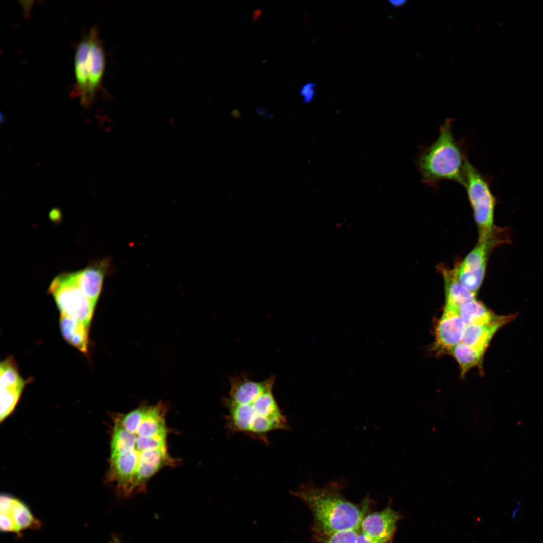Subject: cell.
Wrapping results in <instances>:
<instances>
[{"instance_id":"obj_4","label":"cell","mask_w":543,"mask_h":543,"mask_svg":"<svg viewBox=\"0 0 543 543\" xmlns=\"http://www.w3.org/2000/svg\"><path fill=\"white\" fill-rule=\"evenodd\" d=\"M467 158L451 129V121L441 126L437 139L419 154L417 165L422 182L434 186L442 180L455 181L464 186Z\"/></svg>"},{"instance_id":"obj_1","label":"cell","mask_w":543,"mask_h":543,"mask_svg":"<svg viewBox=\"0 0 543 543\" xmlns=\"http://www.w3.org/2000/svg\"><path fill=\"white\" fill-rule=\"evenodd\" d=\"M167 409L162 403L113 414L109 468L106 480L128 497L145 489L148 480L175 460L167 451Z\"/></svg>"},{"instance_id":"obj_17","label":"cell","mask_w":543,"mask_h":543,"mask_svg":"<svg viewBox=\"0 0 543 543\" xmlns=\"http://www.w3.org/2000/svg\"><path fill=\"white\" fill-rule=\"evenodd\" d=\"M484 352L461 342L452 349L450 353L458 363L461 375L463 377L470 369L479 364Z\"/></svg>"},{"instance_id":"obj_3","label":"cell","mask_w":543,"mask_h":543,"mask_svg":"<svg viewBox=\"0 0 543 543\" xmlns=\"http://www.w3.org/2000/svg\"><path fill=\"white\" fill-rule=\"evenodd\" d=\"M343 487L342 480L322 487L308 483L291 491L310 509L313 516L311 529L314 537L360 528L369 502L365 508L360 509L343 496Z\"/></svg>"},{"instance_id":"obj_13","label":"cell","mask_w":543,"mask_h":543,"mask_svg":"<svg viewBox=\"0 0 543 543\" xmlns=\"http://www.w3.org/2000/svg\"><path fill=\"white\" fill-rule=\"evenodd\" d=\"M507 323L500 322L491 324H467L462 342L485 351L495 333Z\"/></svg>"},{"instance_id":"obj_12","label":"cell","mask_w":543,"mask_h":543,"mask_svg":"<svg viewBox=\"0 0 543 543\" xmlns=\"http://www.w3.org/2000/svg\"><path fill=\"white\" fill-rule=\"evenodd\" d=\"M459 312L466 325L508 322L515 317L514 315H496L476 299L462 304L459 307Z\"/></svg>"},{"instance_id":"obj_20","label":"cell","mask_w":543,"mask_h":543,"mask_svg":"<svg viewBox=\"0 0 543 543\" xmlns=\"http://www.w3.org/2000/svg\"><path fill=\"white\" fill-rule=\"evenodd\" d=\"M0 527L3 531L20 532L10 513H1Z\"/></svg>"},{"instance_id":"obj_24","label":"cell","mask_w":543,"mask_h":543,"mask_svg":"<svg viewBox=\"0 0 543 543\" xmlns=\"http://www.w3.org/2000/svg\"><path fill=\"white\" fill-rule=\"evenodd\" d=\"M356 543H378L364 534L360 531Z\"/></svg>"},{"instance_id":"obj_26","label":"cell","mask_w":543,"mask_h":543,"mask_svg":"<svg viewBox=\"0 0 543 543\" xmlns=\"http://www.w3.org/2000/svg\"><path fill=\"white\" fill-rule=\"evenodd\" d=\"M110 543H122L118 538H114Z\"/></svg>"},{"instance_id":"obj_7","label":"cell","mask_w":543,"mask_h":543,"mask_svg":"<svg viewBox=\"0 0 543 543\" xmlns=\"http://www.w3.org/2000/svg\"><path fill=\"white\" fill-rule=\"evenodd\" d=\"M494 231L486 239L478 241L463 262L454 269L458 281L475 295L483 281L491 250L496 245L507 241L495 237Z\"/></svg>"},{"instance_id":"obj_9","label":"cell","mask_w":543,"mask_h":543,"mask_svg":"<svg viewBox=\"0 0 543 543\" xmlns=\"http://www.w3.org/2000/svg\"><path fill=\"white\" fill-rule=\"evenodd\" d=\"M89 33L90 45L87 57V89L84 99L80 103L85 109L92 105L101 88L105 66L104 51L97 28L93 27Z\"/></svg>"},{"instance_id":"obj_18","label":"cell","mask_w":543,"mask_h":543,"mask_svg":"<svg viewBox=\"0 0 543 543\" xmlns=\"http://www.w3.org/2000/svg\"><path fill=\"white\" fill-rule=\"evenodd\" d=\"M10 513L20 531L26 529H37L41 526L40 522L34 517L29 508L16 498Z\"/></svg>"},{"instance_id":"obj_14","label":"cell","mask_w":543,"mask_h":543,"mask_svg":"<svg viewBox=\"0 0 543 543\" xmlns=\"http://www.w3.org/2000/svg\"><path fill=\"white\" fill-rule=\"evenodd\" d=\"M60 327L62 335L68 343L82 352L87 353L88 325L61 314Z\"/></svg>"},{"instance_id":"obj_19","label":"cell","mask_w":543,"mask_h":543,"mask_svg":"<svg viewBox=\"0 0 543 543\" xmlns=\"http://www.w3.org/2000/svg\"><path fill=\"white\" fill-rule=\"evenodd\" d=\"M360 531V528L345 530L314 538L320 543H356Z\"/></svg>"},{"instance_id":"obj_6","label":"cell","mask_w":543,"mask_h":543,"mask_svg":"<svg viewBox=\"0 0 543 543\" xmlns=\"http://www.w3.org/2000/svg\"><path fill=\"white\" fill-rule=\"evenodd\" d=\"M48 293L53 297L61 314L89 325L96 304L78 287L73 272L63 273L55 278Z\"/></svg>"},{"instance_id":"obj_2","label":"cell","mask_w":543,"mask_h":543,"mask_svg":"<svg viewBox=\"0 0 543 543\" xmlns=\"http://www.w3.org/2000/svg\"><path fill=\"white\" fill-rule=\"evenodd\" d=\"M275 380L272 377L255 382L241 376L230 379V389L223 402L227 410L225 426L230 434L242 433L266 444L269 433L290 429L273 392Z\"/></svg>"},{"instance_id":"obj_5","label":"cell","mask_w":543,"mask_h":543,"mask_svg":"<svg viewBox=\"0 0 543 543\" xmlns=\"http://www.w3.org/2000/svg\"><path fill=\"white\" fill-rule=\"evenodd\" d=\"M464 187L478 227V241H481L489 237L495 230L493 218L495 199L486 179L467 158Z\"/></svg>"},{"instance_id":"obj_21","label":"cell","mask_w":543,"mask_h":543,"mask_svg":"<svg viewBox=\"0 0 543 543\" xmlns=\"http://www.w3.org/2000/svg\"><path fill=\"white\" fill-rule=\"evenodd\" d=\"M315 91V83L309 82L304 84L300 91V95L302 98L303 102L305 104L311 102L314 99Z\"/></svg>"},{"instance_id":"obj_25","label":"cell","mask_w":543,"mask_h":543,"mask_svg":"<svg viewBox=\"0 0 543 543\" xmlns=\"http://www.w3.org/2000/svg\"><path fill=\"white\" fill-rule=\"evenodd\" d=\"M390 4L394 7H400L404 5L406 2L404 0H392L389 1Z\"/></svg>"},{"instance_id":"obj_10","label":"cell","mask_w":543,"mask_h":543,"mask_svg":"<svg viewBox=\"0 0 543 543\" xmlns=\"http://www.w3.org/2000/svg\"><path fill=\"white\" fill-rule=\"evenodd\" d=\"M466 325L458 309L444 307L435 330L436 346L450 353L462 342Z\"/></svg>"},{"instance_id":"obj_8","label":"cell","mask_w":543,"mask_h":543,"mask_svg":"<svg viewBox=\"0 0 543 543\" xmlns=\"http://www.w3.org/2000/svg\"><path fill=\"white\" fill-rule=\"evenodd\" d=\"M399 511L391 507V500L381 511L371 513L364 517L361 533L378 543H393L397 522L403 518Z\"/></svg>"},{"instance_id":"obj_16","label":"cell","mask_w":543,"mask_h":543,"mask_svg":"<svg viewBox=\"0 0 543 543\" xmlns=\"http://www.w3.org/2000/svg\"><path fill=\"white\" fill-rule=\"evenodd\" d=\"M445 283L444 307L459 309L465 303L475 300L476 295L463 286L457 279L454 270L443 272Z\"/></svg>"},{"instance_id":"obj_15","label":"cell","mask_w":543,"mask_h":543,"mask_svg":"<svg viewBox=\"0 0 543 543\" xmlns=\"http://www.w3.org/2000/svg\"><path fill=\"white\" fill-rule=\"evenodd\" d=\"M90 45L89 33L78 44L74 56L76 87L74 96L79 97L80 102L85 98L87 89V57Z\"/></svg>"},{"instance_id":"obj_22","label":"cell","mask_w":543,"mask_h":543,"mask_svg":"<svg viewBox=\"0 0 543 543\" xmlns=\"http://www.w3.org/2000/svg\"><path fill=\"white\" fill-rule=\"evenodd\" d=\"M15 499L8 495H2L0 499L1 513H10Z\"/></svg>"},{"instance_id":"obj_11","label":"cell","mask_w":543,"mask_h":543,"mask_svg":"<svg viewBox=\"0 0 543 543\" xmlns=\"http://www.w3.org/2000/svg\"><path fill=\"white\" fill-rule=\"evenodd\" d=\"M110 266L109 258H104L92 262L83 269L73 272L74 280L78 287L96 305Z\"/></svg>"},{"instance_id":"obj_23","label":"cell","mask_w":543,"mask_h":543,"mask_svg":"<svg viewBox=\"0 0 543 543\" xmlns=\"http://www.w3.org/2000/svg\"><path fill=\"white\" fill-rule=\"evenodd\" d=\"M255 112L257 114L268 118H272L274 116L273 114L267 112L261 106L256 107L255 109Z\"/></svg>"}]
</instances>
